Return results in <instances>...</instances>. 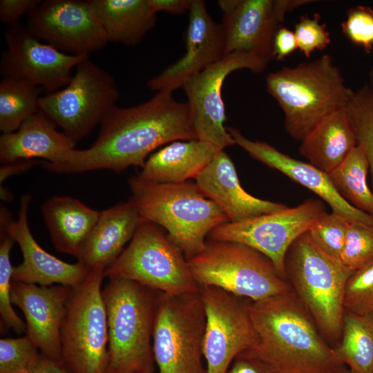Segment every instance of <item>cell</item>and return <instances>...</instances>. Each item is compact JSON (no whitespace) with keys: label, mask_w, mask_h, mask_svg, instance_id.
<instances>
[{"label":"cell","mask_w":373,"mask_h":373,"mask_svg":"<svg viewBox=\"0 0 373 373\" xmlns=\"http://www.w3.org/2000/svg\"><path fill=\"white\" fill-rule=\"evenodd\" d=\"M195 139L188 102L175 100L171 92L158 91L138 105L113 108L100 123L94 144L76 149L71 164L51 172L107 169L119 173L132 166L142 167L149 154L164 144Z\"/></svg>","instance_id":"6da1fadb"},{"label":"cell","mask_w":373,"mask_h":373,"mask_svg":"<svg viewBox=\"0 0 373 373\" xmlns=\"http://www.w3.org/2000/svg\"><path fill=\"white\" fill-rule=\"evenodd\" d=\"M258 343L249 354L274 373H350L293 291L248 303Z\"/></svg>","instance_id":"7a4b0ae2"},{"label":"cell","mask_w":373,"mask_h":373,"mask_svg":"<svg viewBox=\"0 0 373 373\" xmlns=\"http://www.w3.org/2000/svg\"><path fill=\"white\" fill-rule=\"evenodd\" d=\"M160 291L110 277L102 290L108 327L106 373H154L153 334Z\"/></svg>","instance_id":"3957f363"},{"label":"cell","mask_w":373,"mask_h":373,"mask_svg":"<svg viewBox=\"0 0 373 373\" xmlns=\"http://www.w3.org/2000/svg\"><path fill=\"white\" fill-rule=\"evenodd\" d=\"M129 201L146 221L162 228L187 259L202 252L207 237L229 222L223 211L206 197L195 182L176 184L128 180Z\"/></svg>","instance_id":"277c9868"},{"label":"cell","mask_w":373,"mask_h":373,"mask_svg":"<svg viewBox=\"0 0 373 373\" xmlns=\"http://www.w3.org/2000/svg\"><path fill=\"white\" fill-rule=\"evenodd\" d=\"M265 83L284 113L286 132L298 141L326 117L347 107L353 91L329 55L269 73Z\"/></svg>","instance_id":"5b68a950"},{"label":"cell","mask_w":373,"mask_h":373,"mask_svg":"<svg viewBox=\"0 0 373 373\" xmlns=\"http://www.w3.org/2000/svg\"><path fill=\"white\" fill-rule=\"evenodd\" d=\"M353 271L320 250L307 232L294 242L286 255V276L295 294L332 341L341 336L345 285Z\"/></svg>","instance_id":"8992f818"},{"label":"cell","mask_w":373,"mask_h":373,"mask_svg":"<svg viewBox=\"0 0 373 373\" xmlns=\"http://www.w3.org/2000/svg\"><path fill=\"white\" fill-rule=\"evenodd\" d=\"M105 268L71 287L61 326L60 365L67 373H106L108 327L102 296Z\"/></svg>","instance_id":"52a82bcc"},{"label":"cell","mask_w":373,"mask_h":373,"mask_svg":"<svg viewBox=\"0 0 373 373\" xmlns=\"http://www.w3.org/2000/svg\"><path fill=\"white\" fill-rule=\"evenodd\" d=\"M187 262L199 287H218L251 301L291 291L268 258L238 242L210 240Z\"/></svg>","instance_id":"ba28073f"},{"label":"cell","mask_w":373,"mask_h":373,"mask_svg":"<svg viewBox=\"0 0 373 373\" xmlns=\"http://www.w3.org/2000/svg\"><path fill=\"white\" fill-rule=\"evenodd\" d=\"M104 276L131 280L170 295L199 291L183 253L162 228L146 220Z\"/></svg>","instance_id":"9c48e42d"},{"label":"cell","mask_w":373,"mask_h":373,"mask_svg":"<svg viewBox=\"0 0 373 373\" xmlns=\"http://www.w3.org/2000/svg\"><path fill=\"white\" fill-rule=\"evenodd\" d=\"M205 312L199 291L160 293L153 334L159 373H207L202 362Z\"/></svg>","instance_id":"30bf717a"},{"label":"cell","mask_w":373,"mask_h":373,"mask_svg":"<svg viewBox=\"0 0 373 373\" xmlns=\"http://www.w3.org/2000/svg\"><path fill=\"white\" fill-rule=\"evenodd\" d=\"M119 97L113 76L86 58L61 90L39 99V111L75 143L100 124Z\"/></svg>","instance_id":"8fae6325"},{"label":"cell","mask_w":373,"mask_h":373,"mask_svg":"<svg viewBox=\"0 0 373 373\" xmlns=\"http://www.w3.org/2000/svg\"><path fill=\"white\" fill-rule=\"evenodd\" d=\"M327 213L324 204L309 199L295 207L238 222H224L210 233V240L248 246L268 258L285 279V258L294 242Z\"/></svg>","instance_id":"7c38bea8"},{"label":"cell","mask_w":373,"mask_h":373,"mask_svg":"<svg viewBox=\"0 0 373 373\" xmlns=\"http://www.w3.org/2000/svg\"><path fill=\"white\" fill-rule=\"evenodd\" d=\"M269 61L254 54L236 51L227 54L190 78L182 86L188 98L192 124L200 140L221 150L236 144L224 127L226 113L222 88L232 72L248 69L255 73L264 71Z\"/></svg>","instance_id":"4fadbf2b"},{"label":"cell","mask_w":373,"mask_h":373,"mask_svg":"<svg viewBox=\"0 0 373 373\" xmlns=\"http://www.w3.org/2000/svg\"><path fill=\"white\" fill-rule=\"evenodd\" d=\"M199 292L206 318L203 355L207 373H226L238 354L258 343L248 303L216 287H199Z\"/></svg>","instance_id":"5bb4252c"},{"label":"cell","mask_w":373,"mask_h":373,"mask_svg":"<svg viewBox=\"0 0 373 373\" xmlns=\"http://www.w3.org/2000/svg\"><path fill=\"white\" fill-rule=\"evenodd\" d=\"M4 38L6 49L0 63L3 77L41 86L46 94L66 86L73 77L72 69L89 57L69 55L43 43L27 26L20 23L10 27Z\"/></svg>","instance_id":"9a60e30c"},{"label":"cell","mask_w":373,"mask_h":373,"mask_svg":"<svg viewBox=\"0 0 373 373\" xmlns=\"http://www.w3.org/2000/svg\"><path fill=\"white\" fill-rule=\"evenodd\" d=\"M26 26L39 39L69 55H89L108 43L90 0L41 1Z\"/></svg>","instance_id":"2e32d148"},{"label":"cell","mask_w":373,"mask_h":373,"mask_svg":"<svg viewBox=\"0 0 373 373\" xmlns=\"http://www.w3.org/2000/svg\"><path fill=\"white\" fill-rule=\"evenodd\" d=\"M307 0H220L225 55L243 51L270 61L274 36L285 15Z\"/></svg>","instance_id":"e0dca14e"},{"label":"cell","mask_w":373,"mask_h":373,"mask_svg":"<svg viewBox=\"0 0 373 373\" xmlns=\"http://www.w3.org/2000/svg\"><path fill=\"white\" fill-rule=\"evenodd\" d=\"M28 195H23L16 220H12L5 207H1L0 228L5 229L22 252L23 262L13 267L12 280L27 284L70 287L82 283L90 270L79 262H66L46 251L35 240L28 223Z\"/></svg>","instance_id":"ac0fdd59"},{"label":"cell","mask_w":373,"mask_h":373,"mask_svg":"<svg viewBox=\"0 0 373 373\" xmlns=\"http://www.w3.org/2000/svg\"><path fill=\"white\" fill-rule=\"evenodd\" d=\"M189 12L185 52L180 59L147 82L146 86L152 90L172 93L225 55L222 24L213 20L204 1L193 0Z\"/></svg>","instance_id":"d6986e66"},{"label":"cell","mask_w":373,"mask_h":373,"mask_svg":"<svg viewBox=\"0 0 373 373\" xmlns=\"http://www.w3.org/2000/svg\"><path fill=\"white\" fill-rule=\"evenodd\" d=\"M71 287L40 286L12 280V304L26 318V335L45 357L60 363L61 326Z\"/></svg>","instance_id":"ffe728a7"},{"label":"cell","mask_w":373,"mask_h":373,"mask_svg":"<svg viewBox=\"0 0 373 373\" xmlns=\"http://www.w3.org/2000/svg\"><path fill=\"white\" fill-rule=\"evenodd\" d=\"M227 130L236 144L242 148L251 157L281 172L316 193L328 204L333 213L349 222L373 224L372 216L356 209L337 193L330 182L328 173L310 163L284 154L265 142L251 140L236 128L227 127Z\"/></svg>","instance_id":"44dd1931"},{"label":"cell","mask_w":373,"mask_h":373,"mask_svg":"<svg viewBox=\"0 0 373 373\" xmlns=\"http://www.w3.org/2000/svg\"><path fill=\"white\" fill-rule=\"evenodd\" d=\"M43 112L39 111L12 133L0 136V162L2 164L21 160L42 158L48 171L71 164L75 142Z\"/></svg>","instance_id":"7402d4cb"},{"label":"cell","mask_w":373,"mask_h":373,"mask_svg":"<svg viewBox=\"0 0 373 373\" xmlns=\"http://www.w3.org/2000/svg\"><path fill=\"white\" fill-rule=\"evenodd\" d=\"M195 180L204 195L216 203L231 222L247 220L287 207L247 193L240 183L233 162L224 150L216 154Z\"/></svg>","instance_id":"603a6c76"},{"label":"cell","mask_w":373,"mask_h":373,"mask_svg":"<svg viewBox=\"0 0 373 373\" xmlns=\"http://www.w3.org/2000/svg\"><path fill=\"white\" fill-rule=\"evenodd\" d=\"M145 221L129 200L99 212L98 220L85 240L77 262L89 270L110 266Z\"/></svg>","instance_id":"cb8c5ba5"},{"label":"cell","mask_w":373,"mask_h":373,"mask_svg":"<svg viewBox=\"0 0 373 373\" xmlns=\"http://www.w3.org/2000/svg\"><path fill=\"white\" fill-rule=\"evenodd\" d=\"M220 151L198 139L175 141L150 155L136 176L152 183L184 182L195 179Z\"/></svg>","instance_id":"d4e9b609"},{"label":"cell","mask_w":373,"mask_h":373,"mask_svg":"<svg viewBox=\"0 0 373 373\" xmlns=\"http://www.w3.org/2000/svg\"><path fill=\"white\" fill-rule=\"evenodd\" d=\"M298 151L309 163L329 173L357 146L351 115L347 107L332 113L301 140Z\"/></svg>","instance_id":"484cf974"},{"label":"cell","mask_w":373,"mask_h":373,"mask_svg":"<svg viewBox=\"0 0 373 373\" xmlns=\"http://www.w3.org/2000/svg\"><path fill=\"white\" fill-rule=\"evenodd\" d=\"M52 242L59 252L77 258L99 212L70 196H54L41 205Z\"/></svg>","instance_id":"4316f807"},{"label":"cell","mask_w":373,"mask_h":373,"mask_svg":"<svg viewBox=\"0 0 373 373\" xmlns=\"http://www.w3.org/2000/svg\"><path fill=\"white\" fill-rule=\"evenodd\" d=\"M108 42L133 46L155 26L148 0H90Z\"/></svg>","instance_id":"83f0119b"},{"label":"cell","mask_w":373,"mask_h":373,"mask_svg":"<svg viewBox=\"0 0 373 373\" xmlns=\"http://www.w3.org/2000/svg\"><path fill=\"white\" fill-rule=\"evenodd\" d=\"M338 358L356 373L373 372V313L345 311L341 341L334 348Z\"/></svg>","instance_id":"f1b7e54d"},{"label":"cell","mask_w":373,"mask_h":373,"mask_svg":"<svg viewBox=\"0 0 373 373\" xmlns=\"http://www.w3.org/2000/svg\"><path fill=\"white\" fill-rule=\"evenodd\" d=\"M368 172L366 155L357 145L328 175L335 190L345 201L373 216V192L367 182Z\"/></svg>","instance_id":"f546056e"},{"label":"cell","mask_w":373,"mask_h":373,"mask_svg":"<svg viewBox=\"0 0 373 373\" xmlns=\"http://www.w3.org/2000/svg\"><path fill=\"white\" fill-rule=\"evenodd\" d=\"M40 89L20 79L3 77L0 82V131H17L39 111Z\"/></svg>","instance_id":"4dcf8cb0"},{"label":"cell","mask_w":373,"mask_h":373,"mask_svg":"<svg viewBox=\"0 0 373 373\" xmlns=\"http://www.w3.org/2000/svg\"><path fill=\"white\" fill-rule=\"evenodd\" d=\"M347 108L353 122L357 145L362 148L368 161L373 192V92L367 83L352 91Z\"/></svg>","instance_id":"1f68e13d"},{"label":"cell","mask_w":373,"mask_h":373,"mask_svg":"<svg viewBox=\"0 0 373 373\" xmlns=\"http://www.w3.org/2000/svg\"><path fill=\"white\" fill-rule=\"evenodd\" d=\"M0 327L1 332L12 329L16 334H26V324L15 312L10 300L13 267L10 251L15 242L7 231L0 228Z\"/></svg>","instance_id":"d6a6232c"},{"label":"cell","mask_w":373,"mask_h":373,"mask_svg":"<svg viewBox=\"0 0 373 373\" xmlns=\"http://www.w3.org/2000/svg\"><path fill=\"white\" fill-rule=\"evenodd\" d=\"M349 221L333 212L326 213L307 231L314 245L331 258L341 261Z\"/></svg>","instance_id":"836d02e7"},{"label":"cell","mask_w":373,"mask_h":373,"mask_svg":"<svg viewBox=\"0 0 373 373\" xmlns=\"http://www.w3.org/2000/svg\"><path fill=\"white\" fill-rule=\"evenodd\" d=\"M41 353L25 335L0 339V373H30Z\"/></svg>","instance_id":"e575fe53"},{"label":"cell","mask_w":373,"mask_h":373,"mask_svg":"<svg viewBox=\"0 0 373 373\" xmlns=\"http://www.w3.org/2000/svg\"><path fill=\"white\" fill-rule=\"evenodd\" d=\"M373 260V224L349 222L341 262L354 271Z\"/></svg>","instance_id":"d590c367"},{"label":"cell","mask_w":373,"mask_h":373,"mask_svg":"<svg viewBox=\"0 0 373 373\" xmlns=\"http://www.w3.org/2000/svg\"><path fill=\"white\" fill-rule=\"evenodd\" d=\"M343 304L347 312L373 313V260L351 274L345 285Z\"/></svg>","instance_id":"8d00e7d4"},{"label":"cell","mask_w":373,"mask_h":373,"mask_svg":"<svg viewBox=\"0 0 373 373\" xmlns=\"http://www.w3.org/2000/svg\"><path fill=\"white\" fill-rule=\"evenodd\" d=\"M341 30L352 44L370 52L373 48V8L357 6L349 9Z\"/></svg>","instance_id":"74e56055"},{"label":"cell","mask_w":373,"mask_h":373,"mask_svg":"<svg viewBox=\"0 0 373 373\" xmlns=\"http://www.w3.org/2000/svg\"><path fill=\"white\" fill-rule=\"evenodd\" d=\"M320 18L318 14L312 17L301 16L295 24L294 32L298 48L307 59L314 51L324 50L331 42L327 26L321 22Z\"/></svg>","instance_id":"f35d334b"},{"label":"cell","mask_w":373,"mask_h":373,"mask_svg":"<svg viewBox=\"0 0 373 373\" xmlns=\"http://www.w3.org/2000/svg\"><path fill=\"white\" fill-rule=\"evenodd\" d=\"M41 3L40 0H1V21L10 27L15 26L22 16L29 15Z\"/></svg>","instance_id":"ab89813d"},{"label":"cell","mask_w":373,"mask_h":373,"mask_svg":"<svg viewBox=\"0 0 373 373\" xmlns=\"http://www.w3.org/2000/svg\"><path fill=\"white\" fill-rule=\"evenodd\" d=\"M226 373H274L261 359L243 352L233 361Z\"/></svg>","instance_id":"60d3db41"},{"label":"cell","mask_w":373,"mask_h":373,"mask_svg":"<svg viewBox=\"0 0 373 373\" xmlns=\"http://www.w3.org/2000/svg\"><path fill=\"white\" fill-rule=\"evenodd\" d=\"M298 48L294 32L287 28L280 26L273 42V59L284 60Z\"/></svg>","instance_id":"b9f144b4"},{"label":"cell","mask_w":373,"mask_h":373,"mask_svg":"<svg viewBox=\"0 0 373 373\" xmlns=\"http://www.w3.org/2000/svg\"><path fill=\"white\" fill-rule=\"evenodd\" d=\"M193 0H148L153 12L165 11L172 15H181L189 11Z\"/></svg>","instance_id":"7bdbcfd3"},{"label":"cell","mask_w":373,"mask_h":373,"mask_svg":"<svg viewBox=\"0 0 373 373\" xmlns=\"http://www.w3.org/2000/svg\"><path fill=\"white\" fill-rule=\"evenodd\" d=\"M35 160H21L2 164L0 168V183L8 177L23 172L37 164Z\"/></svg>","instance_id":"ee69618b"},{"label":"cell","mask_w":373,"mask_h":373,"mask_svg":"<svg viewBox=\"0 0 373 373\" xmlns=\"http://www.w3.org/2000/svg\"><path fill=\"white\" fill-rule=\"evenodd\" d=\"M30 373H67L62 366L41 354Z\"/></svg>","instance_id":"f6af8a7d"},{"label":"cell","mask_w":373,"mask_h":373,"mask_svg":"<svg viewBox=\"0 0 373 373\" xmlns=\"http://www.w3.org/2000/svg\"><path fill=\"white\" fill-rule=\"evenodd\" d=\"M368 86L373 92V64L370 67L369 72V82L367 83Z\"/></svg>","instance_id":"bcb514c9"},{"label":"cell","mask_w":373,"mask_h":373,"mask_svg":"<svg viewBox=\"0 0 373 373\" xmlns=\"http://www.w3.org/2000/svg\"><path fill=\"white\" fill-rule=\"evenodd\" d=\"M350 373H356V372H353V371H351V370H350Z\"/></svg>","instance_id":"7dc6e473"},{"label":"cell","mask_w":373,"mask_h":373,"mask_svg":"<svg viewBox=\"0 0 373 373\" xmlns=\"http://www.w3.org/2000/svg\"><path fill=\"white\" fill-rule=\"evenodd\" d=\"M372 373H373V372H372Z\"/></svg>","instance_id":"c3c4849f"}]
</instances>
